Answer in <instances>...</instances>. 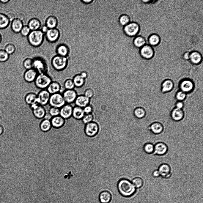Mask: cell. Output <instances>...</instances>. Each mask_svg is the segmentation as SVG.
<instances>
[{"label":"cell","instance_id":"cell-45","mask_svg":"<svg viewBox=\"0 0 203 203\" xmlns=\"http://www.w3.org/2000/svg\"><path fill=\"white\" fill-rule=\"evenodd\" d=\"M48 113L52 117L59 115L60 108L54 107H51L49 109Z\"/></svg>","mask_w":203,"mask_h":203},{"label":"cell","instance_id":"cell-34","mask_svg":"<svg viewBox=\"0 0 203 203\" xmlns=\"http://www.w3.org/2000/svg\"><path fill=\"white\" fill-rule=\"evenodd\" d=\"M40 22L37 19L33 18L29 22L28 27L32 31L37 30L40 26Z\"/></svg>","mask_w":203,"mask_h":203},{"label":"cell","instance_id":"cell-11","mask_svg":"<svg viewBox=\"0 0 203 203\" xmlns=\"http://www.w3.org/2000/svg\"><path fill=\"white\" fill-rule=\"evenodd\" d=\"M62 95L66 103L70 104L74 102L78 96L76 91L74 89H65Z\"/></svg>","mask_w":203,"mask_h":203},{"label":"cell","instance_id":"cell-18","mask_svg":"<svg viewBox=\"0 0 203 203\" xmlns=\"http://www.w3.org/2000/svg\"><path fill=\"white\" fill-rule=\"evenodd\" d=\"M50 121L52 127L59 128L64 125L66 120L59 115L52 117Z\"/></svg>","mask_w":203,"mask_h":203},{"label":"cell","instance_id":"cell-60","mask_svg":"<svg viewBox=\"0 0 203 203\" xmlns=\"http://www.w3.org/2000/svg\"><path fill=\"white\" fill-rule=\"evenodd\" d=\"M4 128L2 125L0 124V135L4 131Z\"/></svg>","mask_w":203,"mask_h":203},{"label":"cell","instance_id":"cell-37","mask_svg":"<svg viewBox=\"0 0 203 203\" xmlns=\"http://www.w3.org/2000/svg\"><path fill=\"white\" fill-rule=\"evenodd\" d=\"M10 21L7 16L0 13V29H4L9 25Z\"/></svg>","mask_w":203,"mask_h":203},{"label":"cell","instance_id":"cell-2","mask_svg":"<svg viewBox=\"0 0 203 203\" xmlns=\"http://www.w3.org/2000/svg\"><path fill=\"white\" fill-rule=\"evenodd\" d=\"M51 77L47 73L39 74L35 81V86L38 89H45L52 81Z\"/></svg>","mask_w":203,"mask_h":203},{"label":"cell","instance_id":"cell-5","mask_svg":"<svg viewBox=\"0 0 203 203\" xmlns=\"http://www.w3.org/2000/svg\"><path fill=\"white\" fill-rule=\"evenodd\" d=\"M48 104L51 107L60 108L66 103L62 94L58 93L51 95Z\"/></svg>","mask_w":203,"mask_h":203},{"label":"cell","instance_id":"cell-41","mask_svg":"<svg viewBox=\"0 0 203 203\" xmlns=\"http://www.w3.org/2000/svg\"><path fill=\"white\" fill-rule=\"evenodd\" d=\"M134 185L137 188L141 187L144 184V181L142 178L140 177H136L134 178L132 181Z\"/></svg>","mask_w":203,"mask_h":203},{"label":"cell","instance_id":"cell-61","mask_svg":"<svg viewBox=\"0 0 203 203\" xmlns=\"http://www.w3.org/2000/svg\"><path fill=\"white\" fill-rule=\"evenodd\" d=\"M48 30V28L47 26H44L42 29L43 32H46V33Z\"/></svg>","mask_w":203,"mask_h":203},{"label":"cell","instance_id":"cell-59","mask_svg":"<svg viewBox=\"0 0 203 203\" xmlns=\"http://www.w3.org/2000/svg\"><path fill=\"white\" fill-rule=\"evenodd\" d=\"M94 1L93 0H82L81 1L82 2L85 4H90Z\"/></svg>","mask_w":203,"mask_h":203},{"label":"cell","instance_id":"cell-13","mask_svg":"<svg viewBox=\"0 0 203 203\" xmlns=\"http://www.w3.org/2000/svg\"><path fill=\"white\" fill-rule=\"evenodd\" d=\"M73 107L70 104L66 103L60 108L59 115L65 120L72 117Z\"/></svg>","mask_w":203,"mask_h":203},{"label":"cell","instance_id":"cell-19","mask_svg":"<svg viewBox=\"0 0 203 203\" xmlns=\"http://www.w3.org/2000/svg\"><path fill=\"white\" fill-rule=\"evenodd\" d=\"M202 56L197 51H193L190 53L189 60L193 64H198L202 60Z\"/></svg>","mask_w":203,"mask_h":203},{"label":"cell","instance_id":"cell-4","mask_svg":"<svg viewBox=\"0 0 203 203\" xmlns=\"http://www.w3.org/2000/svg\"><path fill=\"white\" fill-rule=\"evenodd\" d=\"M43 38V33L40 30L32 31L29 33L28 38L29 43L34 46H38L42 43Z\"/></svg>","mask_w":203,"mask_h":203},{"label":"cell","instance_id":"cell-57","mask_svg":"<svg viewBox=\"0 0 203 203\" xmlns=\"http://www.w3.org/2000/svg\"><path fill=\"white\" fill-rule=\"evenodd\" d=\"M176 108L181 109L183 106V103L180 102L177 103L176 104Z\"/></svg>","mask_w":203,"mask_h":203},{"label":"cell","instance_id":"cell-56","mask_svg":"<svg viewBox=\"0 0 203 203\" xmlns=\"http://www.w3.org/2000/svg\"><path fill=\"white\" fill-rule=\"evenodd\" d=\"M52 117L49 113H46L43 119L50 120Z\"/></svg>","mask_w":203,"mask_h":203},{"label":"cell","instance_id":"cell-24","mask_svg":"<svg viewBox=\"0 0 203 203\" xmlns=\"http://www.w3.org/2000/svg\"><path fill=\"white\" fill-rule=\"evenodd\" d=\"M99 198L101 203H110L112 199L111 194L107 191H102L99 194Z\"/></svg>","mask_w":203,"mask_h":203},{"label":"cell","instance_id":"cell-23","mask_svg":"<svg viewBox=\"0 0 203 203\" xmlns=\"http://www.w3.org/2000/svg\"><path fill=\"white\" fill-rule=\"evenodd\" d=\"M85 115L83 109L77 106L73 107L72 117L75 119H82Z\"/></svg>","mask_w":203,"mask_h":203},{"label":"cell","instance_id":"cell-44","mask_svg":"<svg viewBox=\"0 0 203 203\" xmlns=\"http://www.w3.org/2000/svg\"><path fill=\"white\" fill-rule=\"evenodd\" d=\"M94 119V116L92 114L85 115L81 120L83 123L86 125L92 122Z\"/></svg>","mask_w":203,"mask_h":203},{"label":"cell","instance_id":"cell-39","mask_svg":"<svg viewBox=\"0 0 203 203\" xmlns=\"http://www.w3.org/2000/svg\"><path fill=\"white\" fill-rule=\"evenodd\" d=\"M143 150L144 152L147 154H153L154 150V145L151 143H146L143 146Z\"/></svg>","mask_w":203,"mask_h":203},{"label":"cell","instance_id":"cell-14","mask_svg":"<svg viewBox=\"0 0 203 203\" xmlns=\"http://www.w3.org/2000/svg\"><path fill=\"white\" fill-rule=\"evenodd\" d=\"M158 170L160 176L163 178H168L171 176V167L167 163H164L160 164Z\"/></svg>","mask_w":203,"mask_h":203},{"label":"cell","instance_id":"cell-1","mask_svg":"<svg viewBox=\"0 0 203 203\" xmlns=\"http://www.w3.org/2000/svg\"><path fill=\"white\" fill-rule=\"evenodd\" d=\"M117 188L119 193L125 197H130L133 195L136 189L132 182L128 179L122 178L118 181Z\"/></svg>","mask_w":203,"mask_h":203},{"label":"cell","instance_id":"cell-43","mask_svg":"<svg viewBox=\"0 0 203 203\" xmlns=\"http://www.w3.org/2000/svg\"><path fill=\"white\" fill-rule=\"evenodd\" d=\"M23 65L26 70L32 68L33 67V61L30 58L26 59L24 61Z\"/></svg>","mask_w":203,"mask_h":203},{"label":"cell","instance_id":"cell-40","mask_svg":"<svg viewBox=\"0 0 203 203\" xmlns=\"http://www.w3.org/2000/svg\"><path fill=\"white\" fill-rule=\"evenodd\" d=\"M68 51L67 47L65 45H59L57 49V52L59 56H66L68 53Z\"/></svg>","mask_w":203,"mask_h":203},{"label":"cell","instance_id":"cell-33","mask_svg":"<svg viewBox=\"0 0 203 203\" xmlns=\"http://www.w3.org/2000/svg\"><path fill=\"white\" fill-rule=\"evenodd\" d=\"M174 86V84L171 80H166L162 84L161 89L163 92H168L171 90Z\"/></svg>","mask_w":203,"mask_h":203},{"label":"cell","instance_id":"cell-52","mask_svg":"<svg viewBox=\"0 0 203 203\" xmlns=\"http://www.w3.org/2000/svg\"><path fill=\"white\" fill-rule=\"evenodd\" d=\"M6 16L10 21H12L15 19V16L13 13H9Z\"/></svg>","mask_w":203,"mask_h":203},{"label":"cell","instance_id":"cell-6","mask_svg":"<svg viewBox=\"0 0 203 203\" xmlns=\"http://www.w3.org/2000/svg\"><path fill=\"white\" fill-rule=\"evenodd\" d=\"M67 64V60L66 58L59 55L54 57L52 61L53 67L57 71H61L65 69Z\"/></svg>","mask_w":203,"mask_h":203},{"label":"cell","instance_id":"cell-48","mask_svg":"<svg viewBox=\"0 0 203 203\" xmlns=\"http://www.w3.org/2000/svg\"><path fill=\"white\" fill-rule=\"evenodd\" d=\"M94 94V92L93 89L89 88H88L85 91L84 95L90 99L93 96Z\"/></svg>","mask_w":203,"mask_h":203},{"label":"cell","instance_id":"cell-36","mask_svg":"<svg viewBox=\"0 0 203 203\" xmlns=\"http://www.w3.org/2000/svg\"><path fill=\"white\" fill-rule=\"evenodd\" d=\"M57 23V20L56 18L53 16L49 17L46 21L47 27L50 29L54 28Z\"/></svg>","mask_w":203,"mask_h":203},{"label":"cell","instance_id":"cell-22","mask_svg":"<svg viewBox=\"0 0 203 203\" xmlns=\"http://www.w3.org/2000/svg\"><path fill=\"white\" fill-rule=\"evenodd\" d=\"M59 33L58 30L53 28L48 29L46 32L47 38L49 41L53 42L58 38Z\"/></svg>","mask_w":203,"mask_h":203},{"label":"cell","instance_id":"cell-58","mask_svg":"<svg viewBox=\"0 0 203 203\" xmlns=\"http://www.w3.org/2000/svg\"><path fill=\"white\" fill-rule=\"evenodd\" d=\"M190 53L188 52L185 53L183 55L184 59L186 60H189Z\"/></svg>","mask_w":203,"mask_h":203},{"label":"cell","instance_id":"cell-9","mask_svg":"<svg viewBox=\"0 0 203 203\" xmlns=\"http://www.w3.org/2000/svg\"><path fill=\"white\" fill-rule=\"evenodd\" d=\"M30 106L32 110L33 114L35 118L39 119H43L46 113V110L44 106L37 103Z\"/></svg>","mask_w":203,"mask_h":203},{"label":"cell","instance_id":"cell-47","mask_svg":"<svg viewBox=\"0 0 203 203\" xmlns=\"http://www.w3.org/2000/svg\"><path fill=\"white\" fill-rule=\"evenodd\" d=\"M15 50V46L12 44L10 43L6 45L5 47V51L8 54H10L13 53Z\"/></svg>","mask_w":203,"mask_h":203},{"label":"cell","instance_id":"cell-3","mask_svg":"<svg viewBox=\"0 0 203 203\" xmlns=\"http://www.w3.org/2000/svg\"><path fill=\"white\" fill-rule=\"evenodd\" d=\"M140 30V27L139 24L134 21L130 22L123 28L124 33L127 36L130 37L137 36Z\"/></svg>","mask_w":203,"mask_h":203},{"label":"cell","instance_id":"cell-15","mask_svg":"<svg viewBox=\"0 0 203 203\" xmlns=\"http://www.w3.org/2000/svg\"><path fill=\"white\" fill-rule=\"evenodd\" d=\"M37 71L34 68L26 70L23 74L24 80L28 83L34 81L38 75Z\"/></svg>","mask_w":203,"mask_h":203},{"label":"cell","instance_id":"cell-54","mask_svg":"<svg viewBox=\"0 0 203 203\" xmlns=\"http://www.w3.org/2000/svg\"><path fill=\"white\" fill-rule=\"evenodd\" d=\"M17 18L18 19L22 21L24 20L25 16L22 13H20L18 15Z\"/></svg>","mask_w":203,"mask_h":203},{"label":"cell","instance_id":"cell-8","mask_svg":"<svg viewBox=\"0 0 203 203\" xmlns=\"http://www.w3.org/2000/svg\"><path fill=\"white\" fill-rule=\"evenodd\" d=\"M139 54L141 57L146 59H150L155 55V51L153 47L149 44H145L140 48Z\"/></svg>","mask_w":203,"mask_h":203},{"label":"cell","instance_id":"cell-46","mask_svg":"<svg viewBox=\"0 0 203 203\" xmlns=\"http://www.w3.org/2000/svg\"><path fill=\"white\" fill-rule=\"evenodd\" d=\"M9 58V55L5 50H0V62H5Z\"/></svg>","mask_w":203,"mask_h":203},{"label":"cell","instance_id":"cell-31","mask_svg":"<svg viewBox=\"0 0 203 203\" xmlns=\"http://www.w3.org/2000/svg\"><path fill=\"white\" fill-rule=\"evenodd\" d=\"M23 27L22 21L17 18L14 19L12 21L11 28L12 30L15 32L21 31Z\"/></svg>","mask_w":203,"mask_h":203},{"label":"cell","instance_id":"cell-29","mask_svg":"<svg viewBox=\"0 0 203 203\" xmlns=\"http://www.w3.org/2000/svg\"><path fill=\"white\" fill-rule=\"evenodd\" d=\"M184 113L181 109L177 108H174L171 113L172 119L175 121L181 120L183 117Z\"/></svg>","mask_w":203,"mask_h":203},{"label":"cell","instance_id":"cell-62","mask_svg":"<svg viewBox=\"0 0 203 203\" xmlns=\"http://www.w3.org/2000/svg\"><path fill=\"white\" fill-rule=\"evenodd\" d=\"M10 1L9 0H0V1L2 3H5L8 2L9 1Z\"/></svg>","mask_w":203,"mask_h":203},{"label":"cell","instance_id":"cell-21","mask_svg":"<svg viewBox=\"0 0 203 203\" xmlns=\"http://www.w3.org/2000/svg\"><path fill=\"white\" fill-rule=\"evenodd\" d=\"M60 84L58 82L52 81L47 88V90L51 94L59 93L61 90Z\"/></svg>","mask_w":203,"mask_h":203},{"label":"cell","instance_id":"cell-38","mask_svg":"<svg viewBox=\"0 0 203 203\" xmlns=\"http://www.w3.org/2000/svg\"><path fill=\"white\" fill-rule=\"evenodd\" d=\"M133 114L134 116L137 118L141 119L145 116L146 112L143 108L139 107L134 109Z\"/></svg>","mask_w":203,"mask_h":203},{"label":"cell","instance_id":"cell-63","mask_svg":"<svg viewBox=\"0 0 203 203\" xmlns=\"http://www.w3.org/2000/svg\"><path fill=\"white\" fill-rule=\"evenodd\" d=\"M1 34H0V42L1 41Z\"/></svg>","mask_w":203,"mask_h":203},{"label":"cell","instance_id":"cell-20","mask_svg":"<svg viewBox=\"0 0 203 203\" xmlns=\"http://www.w3.org/2000/svg\"><path fill=\"white\" fill-rule=\"evenodd\" d=\"M163 127L162 124L159 122H155L152 124L149 127V129L152 133L158 135L162 133Z\"/></svg>","mask_w":203,"mask_h":203},{"label":"cell","instance_id":"cell-7","mask_svg":"<svg viewBox=\"0 0 203 203\" xmlns=\"http://www.w3.org/2000/svg\"><path fill=\"white\" fill-rule=\"evenodd\" d=\"M99 131V126L98 124L95 122H92L85 125L84 132L86 136L93 137L96 136Z\"/></svg>","mask_w":203,"mask_h":203},{"label":"cell","instance_id":"cell-51","mask_svg":"<svg viewBox=\"0 0 203 203\" xmlns=\"http://www.w3.org/2000/svg\"><path fill=\"white\" fill-rule=\"evenodd\" d=\"M83 109L85 114H92L93 111V108L91 105H88Z\"/></svg>","mask_w":203,"mask_h":203},{"label":"cell","instance_id":"cell-17","mask_svg":"<svg viewBox=\"0 0 203 203\" xmlns=\"http://www.w3.org/2000/svg\"><path fill=\"white\" fill-rule=\"evenodd\" d=\"M90 101V99L84 95H80L77 96L74 103L75 106L83 108L89 105Z\"/></svg>","mask_w":203,"mask_h":203},{"label":"cell","instance_id":"cell-10","mask_svg":"<svg viewBox=\"0 0 203 203\" xmlns=\"http://www.w3.org/2000/svg\"><path fill=\"white\" fill-rule=\"evenodd\" d=\"M51 94L46 89L40 90L37 94V103L43 106L48 103Z\"/></svg>","mask_w":203,"mask_h":203},{"label":"cell","instance_id":"cell-30","mask_svg":"<svg viewBox=\"0 0 203 203\" xmlns=\"http://www.w3.org/2000/svg\"><path fill=\"white\" fill-rule=\"evenodd\" d=\"M72 79L75 87L77 88H80L83 86L85 81V79L82 77L80 74L75 75Z\"/></svg>","mask_w":203,"mask_h":203},{"label":"cell","instance_id":"cell-42","mask_svg":"<svg viewBox=\"0 0 203 203\" xmlns=\"http://www.w3.org/2000/svg\"><path fill=\"white\" fill-rule=\"evenodd\" d=\"M64 86L65 89H74L75 86L72 79L68 78L64 81Z\"/></svg>","mask_w":203,"mask_h":203},{"label":"cell","instance_id":"cell-16","mask_svg":"<svg viewBox=\"0 0 203 203\" xmlns=\"http://www.w3.org/2000/svg\"><path fill=\"white\" fill-rule=\"evenodd\" d=\"M38 74L47 73L48 68L45 63L41 60L37 59L33 61V67Z\"/></svg>","mask_w":203,"mask_h":203},{"label":"cell","instance_id":"cell-32","mask_svg":"<svg viewBox=\"0 0 203 203\" xmlns=\"http://www.w3.org/2000/svg\"><path fill=\"white\" fill-rule=\"evenodd\" d=\"M51 127L50 120L43 119L40 121V128L42 131L47 132L51 129Z\"/></svg>","mask_w":203,"mask_h":203},{"label":"cell","instance_id":"cell-50","mask_svg":"<svg viewBox=\"0 0 203 203\" xmlns=\"http://www.w3.org/2000/svg\"><path fill=\"white\" fill-rule=\"evenodd\" d=\"M30 30L28 26H24L23 27L21 31V33L23 35L26 36L29 34Z\"/></svg>","mask_w":203,"mask_h":203},{"label":"cell","instance_id":"cell-35","mask_svg":"<svg viewBox=\"0 0 203 203\" xmlns=\"http://www.w3.org/2000/svg\"><path fill=\"white\" fill-rule=\"evenodd\" d=\"M118 21L119 24L123 26L127 25L131 22L130 17L126 14L121 15L119 17Z\"/></svg>","mask_w":203,"mask_h":203},{"label":"cell","instance_id":"cell-27","mask_svg":"<svg viewBox=\"0 0 203 203\" xmlns=\"http://www.w3.org/2000/svg\"><path fill=\"white\" fill-rule=\"evenodd\" d=\"M25 103L31 106L37 103V94L34 92H30L27 94L25 97Z\"/></svg>","mask_w":203,"mask_h":203},{"label":"cell","instance_id":"cell-49","mask_svg":"<svg viewBox=\"0 0 203 203\" xmlns=\"http://www.w3.org/2000/svg\"><path fill=\"white\" fill-rule=\"evenodd\" d=\"M186 97L185 93L182 91L178 92L176 94V97L177 99L180 101L184 100Z\"/></svg>","mask_w":203,"mask_h":203},{"label":"cell","instance_id":"cell-12","mask_svg":"<svg viewBox=\"0 0 203 203\" xmlns=\"http://www.w3.org/2000/svg\"><path fill=\"white\" fill-rule=\"evenodd\" d=\"M168 150L167 145L163 142H158L154 145V150L153 154L158 156H163L166 154Z\"/></svg>","mask_w":203,"mask_h":203},{"label":"cell","instance_id":"cell-55","mask_svg":"<svg viewBox=\"0 0 203 203\" xmlns=\"http://www.w3.org/2000/svg\"><path fill=\"white\" fill-rule=\"evenodd\" d=\"M79 74L82 77L85 79H86L88 77L87 73L85 71H83Z\"/></svg>","mask_w":203,"mask_h":203},{"label":"cell","instance_id":"cell-25","mask_svg":"<svg viewBox=\"0 0 203 203\" xmlns=\"http://www.w3.org/2000/svg\"><path fill=\"white\" fill-rule=\"evenodd\" d=\"M180 87L182 91L185 93L191 91L193 89V84L190 80H185L181 82Z\"/></svg>","mask_w":203,"mask_h":203},{"label":"cell","instance_id":"cell-53","mask_svg":"<svg viewBox=\"0 0 203 203\" xmlns=\"http://www.w3.org/2000/svg\"><path fill=\"white\" fill-rule=\"evenodd\" d=\"M152 174L155 177H158L160 176V173L158 169L154 170L152 172Z\"/></svg>","mask_w":203,"mask_h":203},{"label":"cell","instance_id":"cell-26","mask_svg":"<svg viewBox=\"0 0 203 203\" xmlns=\"http://www.w3.org/2000/svg\"><path fill=\"white\" fill-rule=\"evenodd\" d=\"M160 37L158 34L153 33L151 34L148 39L149 45L153 46L158 45L160 43Z\"/></svg>","mask_w":203,"mask_h":203},{"label":"cell","instance_id":"cell-28","mask_svg":"<svg viewBox=\"0 0 203 203\" xmlns=\"http://www.w3.org/2000/svg\"><path fill=\"white\" fill-rule=\"evenodd\" d=\"M146 41L145 38L143 36L141 35L136 36L133 41L134 46L137 48H140L146 44Z\"/></svg>","mask_w":203,"mask_h":203}]
</instances>
